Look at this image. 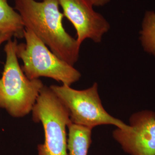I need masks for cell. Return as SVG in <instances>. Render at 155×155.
Masks as SVG:
<instances>
[{
    "instance_id": "8992f818",
    "label": "cell",
    "mask_w": 155,
    "mask_h": 155,
    "mask_svg": "<svg viewBox=\"0 0 155 155\" xmlns=\"http://www.w3.org/2000/svg\"><path fill=\"white\" fill-rule=\"evenodd\" d=\"M110 0H58L64 16L71 22L77 32V41L82 45L86 39L100 43L110 28V24L93 6L105 5Z\"/></svg>"
},
{
    "instance_id": "9c48e42d",
    "label": "cell",
    "mask_w": 155,
    "mask_h": 155,
    "mask_svg": "<svg viewBox=\"0 0 155 155\" xmlns=\"http://www.w3.org/2000/svg\"><path fill=\"white\" fill-rule=\"evenodd\" d=\"M24 29L20 14L9 5L8 0H0V30L12 33L17 38H22Z\"/></svg>"
},
{
    "instance_id": "8fae6325",
    "label": "cell",
    "mask_w": 155,
    "mask_h": 155,
    "mask_svg": "<svg viewBox=\"0 0 155 155\" xmlns=\"http://www.w3.org/2000/svg\"><path fill=\"white\" fill-rule=\"evenodd\" d=\"M13 36H14V35L12 33L0 30V46L3 43L8 41L9 40L11 39Z\"/></svg>"
},
{
    "instance_id": "277c9868",
    "label": "cell",
    "mask_w": 155,
    "mask_h": 155,
    "mask_svg": "<svg viewBox=\"0 0 155 155\" xmlns=\"http://www.w3.org/2000/svg\"><path fill=\"white\" fill-rule=\"evenodd\" d=\"M32 112L33 121L40 122L45 132L38 155H68L66 129L72 122L66 106L50 87L45 86Z\"/></svg>"
},
{
    "instance_id": "3957f363",
    "label": "cell",
    "mask_w": 155,
    "mask_h": 155,
    "mask_svg": "<svg viewBox=\"0 0 155 155\" xmlns=\"http://www.w3.org/2000/svg\"><path fill=\"white\" fill-rule=\"evenodd\" d=\"M24 38L25 43L17 44L16 54L29 79L50 78L70 86L80 79L79 71L54 54L32 31L25 28Z\"/></svg>"
},
{
    "instance_id": "7a4b0ae2",
    "label": "cell",
    "mask_w": 155,
    "mask_h": 155,
    "mask_svg": "<svg viewBox=\"0 0 155 155\" xmlns=\"http://www.w3.org/2000/svg\"><path fill=\"white\" fill-rule=\"evenodd\" d=\"M17 40H9L4 47L6 61L0 78V107L11 116H25L32 110L45 85L39 79H29L23 72L16 54Z\"/></svg>"
},
{
    "instance_id": "5b68a950",
    "label": "cell",
    "mask_w": 155,
    "mask_h": 155,
    "mask_svg": "<svg viewBox=\"0 0 155 155\" xmlns=\"http://www.w3.org/2000/svg\"><path fill=\"white\" fill-rule=\"evenodd\" d=\"M51 90L66 106L73 124L93 129L102 125H112L122 130L129 126L111 116L102 104L98 93V85L95 83L89 89L78 90L70 86L52 85Z\"/></svg>"
},
{
    "instance_id": "ba28073f",
    "label": "cell",
    "mask_w": 155,
    "mask_h": 155,
    "mask_svg": "<svg viewBox=\"0 0 155 155\" xmlns=\"http://www.w3.org/2000/svg\"><path fill=\"white\" fill-rule=\"evenodd\" d=\"M67 149L70 155H87L91 143V129L71 124L68 127Z\"/></svg>"
},
{
    "instance_id": "6da1fadb",
    "label": "cell",
    "mask_w": 155,
    "mask_h": 155,
    "mask_svg": "<svg viewBox=\"0 0 155 155\" xmlns=\"http://www.w3.org/2000/svg\"><path fill=\"white\" fill-rule=\"evenodd\" d=\"M15 9L25 28L32 31L56 55L71 66L78 61L81 45L67 33L58 0H15Z\"/></svg>"
},
{
    "instance_id": "30bf717a",
    "label": "cell",
    "mask_w": 155,
    "mask_h": 155,
    "mask_svg": "<svg viewBox=\"0 0 155 155\" xmlns=\"http://www.w3.org/2000/svg\"><path fill=\"white\" fill-rule=\"evenodd\" d=\"M140 40L144 51L155 56V12L148 11L144 14L140 31Z\"/></svg>"
},
{
    "instance_id": "52a82bcc",
    "label": "cell",
    "mask_w": 155,
    "mask_h": 155,
    "mask_svg": "<svg viewBox=\"0 0 155 155\" xmlns=\"http://www.w3.org/2000/svg\"><path fill=\"white\" fill-rule=\"evenodd\" d=\"M127 130L117 128L113 137L130 155H155V113L142 111L130 118Z\"/></svg>"
}]
</instances>
